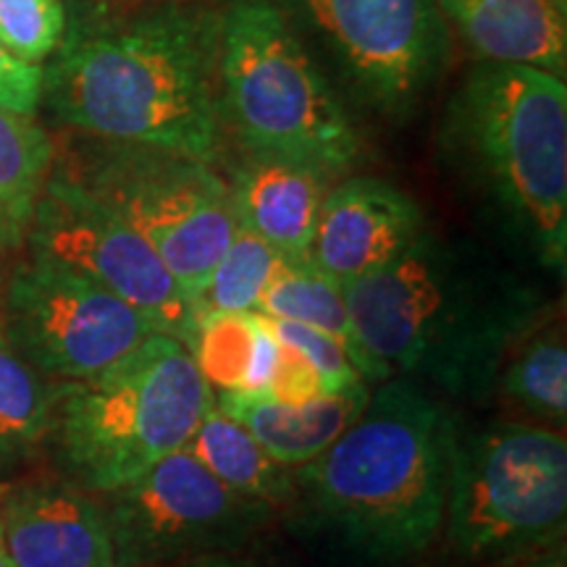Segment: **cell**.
Listing matches in <instances>:
<instances>
[{"instance_id":"obj_25","label":"cell","mask_w":567,"mask_h":567,"mask_svg":"<svg viewBox=\"0 0 567 567\" xmlns=\"http://www.w3.org/2000/svg\"><path fill=\"white\" fill-rule=\"evenodd\" d=\"M61 0H0V45L19 61L42 66L66 34Z\"/></svg>"},{"instance_id":"obj_21","label":"cell","mask_w":567,"mask_h":567,"mask_svg":"<svg viewBox=\"0 0 567 567\" xmlns=\"http://www.w3.org/2000/svg\"><path fill=\"white\" fill-rule=\"evenodd\" d=\"M53 153L42 126L0 109V252L24 250L34 205L53 172Z\"/></svg>"},{"instance_id":"obj_17","label":"cell","mask_w":567,"mask_h":567,"mask_svg":"<svg viewBox=\"0 0 567 567\" xmlns=\"http://www.w3.org/2000/svg\"><path fill=\"white\" fill-rule=\"evenodd\" d=\"M368 400L371 386L354 384L297 408L252 392H221L216 394V408L243 423L276 463L300 467L329 450L358 421Z\"/></svg>"},{"instance_id":"obj_2","label":"cell","mask_w":567,"mask_h":567,"mask_svg":"<svg viewBox=\"0 0 567 567\" xmlns=\"http://www.w3.org/2000/svg\"><path fill=\"white\" fill-rule=\"evenodd\" d=\"M344 300L381 365L450 396L492 392L502 354L544 310L478 245L429 229L389 266L347 284Z\"/></svg>"},{"instance_id":"obj_28","label":"cell","mask_w":567,"mask_h":567,"mask_svg":"<svg viewBox=\"0 0 567 567\" xmlns=\"http://www.w3.org/2000/svg\"><path fill=\"white\" fill-rule=\"evenodd\" d=\"M42 103V66L19 61L0 45V109L32 118Z\"/></svg>"},{"instance_id":"obj_10","label":"cell","mask_w":567,"mask_h":567,"mask_svg":"<svg viewBox=\"0 0 567 567\" xmlns=\"http://www.w3.org/2000/svg\"><path fill=\"white\" fill-rule=\"evenodd\" d=\"M97 502L116 567H172L234 555L274 517L271 505L231 492L184 450Z\"/></svg>"},{"instance_id":"obj_13","label":"cell","mask_w":567,"mask_h":567,"mask_svg":"<svg viewBox=\"0 0 567 567\" xmlns=\"http://www.w3.org/2000/svg\"><path fill=\"white\" fill-rule=\"evenodd\" d=\"M425 229L421 205L400 187L350 176L326 195L310 258L347 287L400 258Z\"/></svg>"},{"instance_id":"obj_9","label":"cell","mask_w":567,"mask_h":567,"mask_svg":"<svg viewBox=\"0 0 567 567\" xmlns=\"http://www.w3.org/2000/svg\"><path fill=\"white\" fill-rule=\"evenodd\" d=\"M352 97L408 118L442 74L450 48L436 0H271Z\"/></svg>"},{"instance_id":"obj_8","label":"cell","mask_w":567,"mask_h":567,"mask_svg":"<svg viewBox=\"0 0 567 567\" xmlns=\"http://www.w3.org/2000/svg\"><path fill=\"white\" fill-rule=\"evenodd\" d=\"M90 140L55 172L124 218L158 252L195 310L237 231L226 179L216 166L184 155Z\"/></svg>"},{"instance_id":"obj_30","label":"cell","mask_w":567,"mask_h":567,"mask_svg":"<svg viewBox=\"0 0 567 567\" xmlns=\"http://www.w3.org/2000/svg\"><path fill=\"white\" fill-rule=\"evenodd\" d=\"M515 567H567L565 547H563V544H557V547H551L549 551H544V555L528 557L526 563H520V565H515Z\"/></svg>"},{"instance_id":"obj_23","label":"cell","mask_w":567,"mask_h":567,"mask_svg":"<svg viewBox=\"0 0 567 567\" xmlns=\"http://www.w3.org/2000/svg\"><path fill=\"white\" fill-rule=\"evenodd\" d=\"M284 255L237 226L200 297L195 300V321L205 313H255Z\"/></svg>"},{"instance_id":"obj_16","label":"cell","mask_w":567,"mask_h":567,"mask_svg":"<svg viewBox=\"0 0 567 567\" xmlns=\"http://www.w3.org/2000/svg\"><path fill=\"white\" fill-rule=\"evenodd\" d=\"M481 63L567 74V17L551 0H436Z\"/></svg>"},{"instance_id":"obj_19","label":"cell","mask_w":567,"mask_h":567,"mask_svg":"<svg viewBox=\"0 0 567 567\" xmlns=\"http://www.w3.org/2000/svg\"><path fill=\"white\" fill-rule=\"evenodd\" d=\"M258 316L274 318V321H292L323 331V334L339 339L350 352L352 365L358 368L360 379L371 384H384L394 379L386 365H381L371 352L360 344L354 326L347 310L344 284L331 279L316 266L310 255L302 258H281L271 284L260 297Z\"/></svg>"},{"instance_id":"obj_31","label":"cell","mask_w":567,"mask_h":567,"mask_svg":"<svg viewBox=\"0 0 567 567\" xmlns=\"http://www.w3.org/2000/svg\"><path fill=\"white\" fill-rule=\"evenodd\" d=\"M0 567H13V559H11V555H9V544H6L3 520H0Z\"/></svg>"},{"instance_id":"obj_4","label":"cell","mask_w":567,"mask_h":567,"mask_svg":"<svg viewBox=\"0 0 567 567\" xmlns=\"http://www.w3.org/2000/svg\"><path fill=\"white\" fill-rule=\"evenodd\" d=\"M446 161L542 266H567V84L547 71L478 63L446 105Z\"/></svg>"},{"instance_id":"obj_24","label":"cell","mask_w":567,"mask_h":567,"mask_svg":"<svg viewBox=\"0 0 567 567\" xmlns=\"http://www.w3.org/2000/svg\"><path fill=\"white\" fill-rule=\"evenodd\" d=\"M258 334V313H205L197 318L187 350L213 394L243 392Z\"/></svg>"},{"instance_id":"obj_26","label":"cell","mask_w":567,"mask_h":567,"mask_svg":"<svg viewBox=\"0 0 567 567\" xmlns=\"http://www.w3.org/2000/svg\"><path fill=\"white\" fill-rule=\"evenodd\" d=\"M268 326H271L274 337L279 342L292 344L295 350H300L316 365L329 394L342 392V389H350L354 384H365L360 379L358 368L352 365L350 352H347V347L339 339L292 321H274V318H268Z\"/></svg>"},{"instance_id":"obj_6","label":"cell","mask_w":567,"mask_h":567,"mask_svg":"<svg viewBox=\"0 0 567 567\" xmlns=\"http://www.w3.org/2000/svg\"><path fill=\"white\" fill-rule=\"evenodd\" d=\"M224 126L245 155H274L326 176L358 163L363 142L321 63L271 0L221 13Z\"/></svg>"},{"instance_id":"obj_12","label":"cell","mask_w":567,"mask_h":567,"mask_svg":"<svg viewBox=\"0 0 567 567\" xmlns=\"http://www.w3.org/2000/svg\"><path fill=\"white\" fill-rule=\"evenodd\" d=\"M27 252L82 274L132 305L158 334L189 347L195 310L153 250L124 218L69 176L51 172L27 231Z\"/></svg>"},{"instance_id":"obj_3","label":"cell","mask_w":567,"mask_h":567,"mask_svg":"<svg viewBox=\"0 0 567 567\" xmlns=\"http://www.w3.org/2000/svg\"><path fill=\"white\" fill-rule=\"evenodd\" d=\"M457 421L415 381L379 384L329 450L295 467L302 515L375 563H408L444 534Z\"/></svg>"},{"instance_id":"obj_1","label":"cell","mask_w":567,"mask_h":567,"mask_svg":"<svg viewBox=\"0 0 567 567\" xmlns=\"http://www.w3.org/2000/svg\"><path fill=\"white\" fill-rule=\"evenodd\" d=\"M221 13L163 0L82 17L42 69V103L87 137L216 166L226 132Z\"/></svg>"},{"instance_id":"obj_20","label":"cell","mask_w":567,"mask_h":567,"mask_svg":"<svg viewBox=\"0 0 567 567\" xmlns=\"http://www.w3.org/2000/svg\"><path fill=\"white\" fill-rule=\"evenodd\" d=\"M184 452H189L213 478L221 481L231 492L271 507L295 502V467L276 463L255 442L250 431L218 410L216 402L197 423L193 436L184 444Z\"/></svg>"},{"instance_id":"obj_15","label":"cell","mask_w":567,"mask_h":567,"mask_svg":"<svg viewBox=\"0 0 567 567\" xmlns=\"http://www.w3.org/2000/svg\"><path fill=\"white\" fill-rule=\"evenodd\" d=\"M331 176L274 155H245L229 168L231 210L237 226L252 231L284 258L310 255L318 213Z\"/></svg>"},{"instance_id":"obj_34","label":"cell","mask_w":567,"mask_h":567,"mask_svg":"<svg viewBox=\"0 0 567 567\" xmlns=\"http://www.w3.org/2000/svg\"><path fill=\"white\" fill-rule=\"evenodd\" d=\"M3 281H6V274H3V268H0V292H3Z\"/></svg>"},{"instance_id":"obj_11","label":"cell","mask_w":567,"mask_h":567,"mask_svg":"<svg viewBox=\"0 0 567 567\" xmlns=\"http://www.w3.org/2000/svg\"><path fill=\"white\" fill-rule=\"evenodd\" d=\"M0 334L51 381H84L158 334L145 316L101 284L27 255L6 274Z\"/></svg>"},{"instance_id":"obj_33","label":"cell","mask_w":567,"mask_h":567,"mask_svg":"<svg viewBox=\"0 0 567 567\" xmlns=\"http://www.w3.org/2000/svg\"><path fill=\"white\" fill-rule=\"evenodd\" d=\"M124 3H163V0H124Z\"/></svg>"},{"instance_id":"obj_32","label":"cell","mask_w":567,"mask_h":567,"mask_svg":"<svg viewBox=\"0 0 567 567\" xmlns=\"http://www.w3.org/2000/svg\"><path fill=\"white\" fill-rule=\"evenodd\" d=\"M551 3L557 6V11H563L565 17H567V0H551Z\"/></svg>"},{"instance_id":"obj_27","label":"cell","mask_w":567,"mask_h":567,"mask_svg":"<svg viewBox=\"0 0 567 567\" xmlns=\"http://www.w3.org/2000/svg\"><path fill=\"white\" fill-rule=\"evenodd\" d=\"M323 394L329 392H326V384L321 373L316 371V365L300 350H295L292 344L279 342L274 373L260 396L279 402V405L297 408L308 405V402H313Z\"/></svg>"},{"instance_id":"obj_18","label":"cell","mask_w":567,"mask_h":567,"mask_svg":"<svg viewBox=\"0 0 567 567\" xmlns=\"http://www.w3.org/2000/svg\"><path fill=\"white\" fill-rule=\"evenodd\" d=\"M502 402L530 423L563 429L567 417V342L557 313H538L502 354L494 386Z\"/></svg>"},{"instance_id":"obj_14","label":"cell","mask_w":567,"mask_h":567,"mask_svg":"<svg viewBox=\"0 0 567 567\" xmlns=\"http://www.w3.org/2000/svg\"><path fill=\"white\" fill-rule=\"evenodd\" d=\"M0 520L13 567H116L97 496L61 476L6 492Z\"/></svg>"},{"instance_id":"obj_29","label":"cell","mask_w":567,"mask_h":567,"mask_svg":"<svg viewBox=\"0 0 567 567\" xmlns=\"http://www.w3.org/2000/svg\"><path fill=\"white\" fill-rule=\"evenodd\" d=\"M172 567H264V565L252 563V559H247V557L239 555V551H234V555L195 557V559H187V563H179V565H172Z\"/></svg>"},{"instance_id":"obj_5","label":"cell","mask_w":567,"mask_h":567,"mask_svg":"<svg viewBox=\"0 0 567 567\" xmlns=\"http://www.w3.org/2000/svg\"><path fill=\"white\" fill-rule=\"evenodd\" d=\"M213 402L187 347L153 334L92 379L55 381L45 455L82 492H116L184 450Z\"/></svg>"},{"instance_id":"obj_22","label":"cell","mask_w":567,"mask_h":567,"mask_svg":"<svg viewBox=\"0 0 567 567\" xmlns=\"http://www.w3.org/2000/svg\"><path fill=\"white\" fill-rule=\"evenodd\" d=\"M55 381L27 363L0 334V478L45 455Z\"/></svg>"},{"instance_id":"obj_7","label":"cell","mask_w":567,"mask_h":567,"mask_svg":"<svg viewBox=\"0 0 567 567\" xmlns=\"http://www.w3.org/2000/svg\"><path fill=\"white\" fill-rule=\"evenodd\" d=\"M565 434L528 421H494L455 439L444 542L467 563H496L563 544Z\"/></svg>"}]
</instances>
